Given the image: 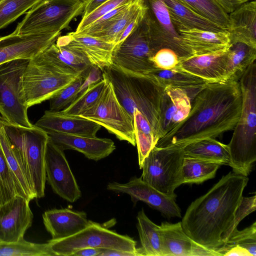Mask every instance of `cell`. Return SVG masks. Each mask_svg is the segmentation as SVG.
<instances>
[{
  "mask_svg": "<svg viewBox=\"0 0 256 256\" xmlns=\"http://www.w3.org/2000/svg\"><path fill=\"white\" fill-rule=\"evenodd\" d=\"M242 94L239 80L210 82L191 102L186 118L156 146H186L206 138H216L234 130L240 116Z\"/></svg>",
  "mask_w": 256,
  "mask_h": 256,
  "instance_id": "6da1fadb",
  "label": "cell"
},
{
  "mask_svg": "<svg viewBox=\"0 0 256 256\" xmlns=\"http://www.w3.org/2000/svg\"><path fill=\"white\" fill-rule=\"evenodd\" d=\"M248 182L247 176L231 172L223 176L188 206L181 222L184 232L219 252L234 230L236 212Z\"/></svg>",
  "mask_w": 256,
  "mask_h": 256,
  "instance_id": "7a4b0ae2",
  "label": "cell"
},
{
  "mask_svg": "<svg viewBox=\"0 0 256 256\" xmlns=\"http://www.w3.org/2000/svg\"><path fill=\"white\" fill-rule=\"evenodd\" d=\"M102 74L112 83L118 102L132 118L134 110H139L160 139V105L164 88L148 74L132 72L114 64L105 68Z\"/></svg>",
  "mask_w": 256,
  "mask_h": 256,
  "instance_id": "3957f363",
  "label": "cell"
},
{
  "mask_svg": "<svg viewBox=\"0 0 256 256\" xmlns=\"http://www.w3.org/2000/svg\"><path fill=\"white\" fill-rule=\"evenodd\" d=\"M242 108L233 135L228 144L234 172L246 176L256 160V62L239 80Z\"/></svg>",
  "mask_w": 256,
  "mask_h": 256,
  "instance_id": "277c9868",
  "label": "cell"
},
{
  "mask_svg": "<svg viewBox=\"0 0 256 256\" xmlns=\"http://www.w3.org/2000/svg\"><path fill=\"white\" fill-rule=\"evenodd\" d=\"M1 122L36 198H43L46 182L45 155L48 134L35 125L27 128L10 124L2 119Z\"/></svg>",
  "mask_w": 256,
  "mask_h": 256,
  "instance_id": "5b68a950",
  "label": "cell"
},
{
  "mask_svg": "<svg viewBox=\"0 0 256 256\" xmlns=\"http://www.w3.org/2000/svg\"><path fill=\"white\" fill-rule=\"evenodd\" d=\"M41 53L29 60L22 76L21 94L28 108L49 100L82 76L66 73Z\"/></svg>",
  "mask_w": 256,
  "mask_h": 256,
  "instance_id": "8992f818",
  "label": "cell"
},
{
  "mask_svg": "<svg viewBox=\"0 0 256 256\" xmlns=\"http://www.w3.org/2000/svg\"><path fill=\"white\" fill-rule=\"evenodd\" d=\"M86 3L80 0H40L26 12L13 32H60L69 26L73 18L82 14Z\"/></svg>",
  "mask_w": 256,
  "mask_h": 256,
  "instance_id": "52a82bcc",
  "label": "cell"
},
{
  "mask_svg": "<svg viewBox=\"0 0 256 256\" xmlns=\"http://www.w3.org/2000/svg\"><path fill=\"white\" fill-rule=\"evenodd\" d=\"M54 256H72L78 250L86 248L118 250L142 256L136 242L126 235L110 230L98 222L88 220L86 226L68 237L47 242Z\"/></svg>",
  "mask_w": 256,
  "mask_h": 256,
  "instance_id": "ba28073f",
  "label": "cell"
},
{
  "mask_svg": "<svg viewBox=\"0 0 256 256\" xmlns=\"http://www.w3.org/2000/svg\"><path fill=\"white\" fill-rule=\"evenodd\" d=\"M184 148L180 146H155L143 162L142 180L160 192L176 197L174 190L183 184Z\"/></svg>",
  "mask_w": 256,
  "mask_h": 256,
  "instance_id": "9c48e42d",
  "label": "cell"
},
{
  "mask_svg": "<svg viewBox=\"0 0 256 256\" xmlns=\"http://www.w3.org/2000/svg\"><path fill=\"white\" fill-rule=\"evenodd\" d=\"M29 60L18 59L0 64V115L10 124L32 128L21 94L22 76Z\"/></svg>",
  "mask_w": 256,
  "mask_h": 256,
  "instance_id": "30bf717a",
  "label": "cell"
},
{
  "mask_svg": "<svg viewBox=\"0 0 256 256\" xmlns=\"http://www.w3.org/2000/svg\"><path fill=\"white\" fill-rule=\"evenodd\" d=\"M104 89L96 102L80 116L104 127L120 140L136 145L133 118L118 102L112 85L106 76Z\"/></svg>",
  "mask_w": 256,
  "mask_h": 256,
  "instance_id": "8fae6325",
  "label": "cell"
},
{
  "mask_svg": "<svg viewBox=\"0 0 256 256\" xmlns=\"http://www.w3.org/2000/svg\"><path fill=\"white\" fill-rule=\"evenodd\" d=\"M143 1L146 8L144 19L156 53L161 48H170L176 53L181 62L194 56L183 44L164 1Z\"/></svg>",
  "mask_w": 256,
  "mask_h": 256,
  "instance_id": "7c38bea8",
  "label": "cell"
},
{
  "mask_svg": "<svg viewBox=\"0 0 256 256\" xmlns=\"http://www.w3.org/2000/svg\"><path fill=\"white\" fill-rule=\"evenodd\" d=\"M155 53L144 18L137 28L114 48L112 61L124 69L148 74L158 69L152 61Z\"/></svg>",
  "mask_w": 256,
  "mask_h": 256,
  "instance_id": "4fadbf2b",
  "label": "cell"
},
{
  "mask_svg": "<svg viewBox=\"0 0 256 256\" xmlns=\"http://www.w3.org/2000/svg\"><path fill=\"white\" fill-rule=\"evenodd\" d=\"M64 151L48 138L45 155L46 180L55 194L74 202L82 196V192Z\"/></svg>",
  "mask_w": 256,
  "mask_h": 256,
  "instance_id": "5bb4252c",
  "label": "cell"
},
{
  "mask_svg": "<svg viewBox=\"0 0 256 256\" xmlns=\"http://www.w3.org/2000/svg\"><path fill=\"white\" fill-rule=\"evenodd\" d=\"M107 189L116 193L128 194L135 205L138 201L145 202L168 218H181V210L176 204V197L167 196L144 181L141 177H133L126 184L108 183Z\"/></svg>",
  "mask_w": 256,
  "mask_h": 256,
  "instance_id": "9a60e30c",
  "label": "cell"
},
{
  "mask_svg": "<svg viewBox=\"0 0 256 256\" xmlns=\"http://www.w3.org/2000/svg\"><path fill=\"white\" fill-rule=\"evenodd\" d=\"M60 32L16 34L0 38V64L18 59L30 60L54 43Z\"/></svg>",
  "mask_w": 256,
  "mask_h": 256,
  "instance_id": "2e32d148",
  "label": "cell"
},
{
  "mask_svg": "<svg viewBox=\"0 0 256 256\" xmlns=\"http://www.w3.org/2000/svg\"><path fill=\"white\" fill-rule=\"evenodd\" d=\"M30 202L17 194L0 206V242H14L24 238L32 222L33 214Z\"/></svg>",
  "mask_w": 256,
  "mask_h": 256,
  "instance_id": "e0dca14e",
  "label": "cell"
},
{
  "mask_svg": "<svg viewBox=\"0 0 256 256\" xmlns=\"http://www.w3.org/2000/svg\"><path fill=\"white\" fill-rule=\"evenodd\" d=\"M190 108L191 100L186 91L170 86L165 87L160 105V139L175 130L188 116Z\"/></svg>",
  "mask_w": 256,
  "mask_h": 256,
  "instance_id": "ac0fdd59",
  "label": "cell"
},
{
  "mask_svg": "<svg viewBox=\"0 0 256 256\" xmlns=\"http://www.w3.org/2000/svg\"><path fill=\"white\" fill-rule=\"evenodd\" d=\"M164 256H222L195 242L184 230L181 222L171 224L165 222L159 226Z\"/></svg>",
  "mask_w": 256,
  "mask_h": 256,
  "instance_id": "d6986e66",
  "label": "cell"
},
{
  "mask_svg": "<svg viewBox=\"0 0 256 256\" xmlns=\"http://www.w3.org/2000/svg\"><path fill=\"white\" fill-rule=\"evenodd\" d=\"M55 43L58 46H66L81 53L93 68L102 72L113 64L112 56L114 44L94 37L76 34L72 32L64 36H60Z\"/></svg>",
  "mask_w": 256,
  "mask_h": 256,
  "instance_id": "ffe728a7",
  "label": "cell"
},
{
  "mask_svg": "<svg viewBox=\"0 0 256 256\" xmlns=\"http://www.w3.org/2000/svg\"><path fill=\"white\" fill-rule=\"evenodd\" d=\"M46 132L50 140L63 150H76L82 153L88 159L94 161L107 157L116 149L114 142L110 138L71 135L48 130Z\"/></svg>",
  "mask_w": 256,
  "mask_h": 256,
  "instance_id": "44dd1931",
  "label": "cell"
},
{
  "mask_svg": "<svg viewBox=\"0 0 256 256\" xmlns=\"http://www.w3.org/2000/svg\"><path fill=\"white\" fill-rule=\"evenodd\" d=\"M35 126L46 131L92 138L96 136L102 127L98 124L80 116H66L50 110L45 111Z\"/></svg>",
  "mask_w": 256,
  "mask_h": 256,
  "instance_id": "7402d4cb",
  "label": "cell"
},
{
  "mask_svg": "<svg viewBox=\"0 0 256 256\" xmlns=\"http://www.w3.org/2000/svg\"><path fill=\"white\" fill-rule=\"evenodd\" d=\"M228 48L214 52L194 56L176 67L210 82L225 80Z\"/></svg>",
  "mask_w": 256,
  "mask_h": 256,
  "instance_id": "603a6c76",
  "label": "cell"
},
{
  "mask_svg": "<svg viewBox=\"0 0 256 256\" xmlns=\"http://www.w3.org/2000/svg\"><path fill=\"white\" fill-rule=\"evenodd\" d=\"M42 220L52 240L72 236L85 228L88 222L85 212L66 208L48 210L42 214Z\"/></svg>",
  "mask_w": 256,
  "mask_h": 256,
  "instance_id": "cb8c5ba5",
  "label": "cell"
},
{
  "mask_svg": "<svg viewBox=\"0 0 256 256\" xmlns=\"http://www.w3.org/2000/svg\"><path fill=\"white\" fill-rule=\"evenodd\" d=\"M230 44L242 42L256 48V1L249 0L228 14Z\"/></svg>",
  "mask_w": 256,
  "mask_h": 256,
  "instance_id": "d4e9b609",
  "label": "cell"
},
{
  "mask_svg": "<svg viewBox=\"0 0 256 256\" xmlns=\"http://www.w3.org/2000/svg\"><path fill=\"white\" fill-rule=\"evenodd\" d=\"M178 32L183 44L194 56L218 52L230 44V34L227 30L212 32L191 28Z\"/></svg>",
  "mask_w": 256,
  "mask_h": 256,
  "instance_id": "484cf974",
  "label": "cell"
},
{
  "mask_svg": "<svg viewBox=\"0 0 256 256\" xmlns=\"http://www.w3.org/2000/svg\"><path fill=\"white\" fill-rule=\"evenodd\" d=\"M42 54L66 73L82 76L87 78L92 66L81 53L66 46L54 42Z\"/></svg>",
  "mask_w": 256,
  "mask_h": 256,
  "instance_id": "4316f807",
  "label": "cell"
},
{
  "mask_svg": "<svg viewBox=\"0 0 256 256\" xmlns=\"http://www.w3.org/2000/svg\"><path fill=\"white\" fill-rule=\"evenodd\" d=\"M161 86H170L186 92L191 102L197 94L210 82L175 68L157 69L148 74Z\"/></svg>",
  "mask_w": 256,
  "mask_h": 256,
  "instance_id": "83f0119b",
  "label": "cell"
},
{
  "mask_svg": "<svg viewBox=\"0 0 256 256\" xmlns=\"http://www.w3.org/2000/svg\"><path fill=\"white\" fill-rule=\"evenodd\" d=\"M178 30L191 28L220 32L226 30L199 15L180 0H163Z\"/></svg>",
  "mask_w": 256,
  "mask_h": 256,
  "instance_id": "f1b7e54d",
  "label": "cell"
},
{
  "mask_svg": "<svg viewBox=\"0 0 256 256\" xmlns=\"http://www.w3.org/2000/svg\"><path fill=\"white\" fill-rule=\"evenodd\" d=\"M184 156L232 166L228 145L212 138L192 142L184 146Z\"/></svg>",
  "mask_w": 256,
  "mask_h": 256,
  "instance_id": "f546056e",
  "label": "cell"
},
{
  "mask_svg": "<svg viewBox=\"0 0 256 256\" xmlns=\"http://www.w3.org/2000/svg\"><path fill=\"white\" fill-rule=\"evenodd\" d=\"M256 60V48L242 42L230 44L228 48L225 80H239Z\"/></svg>",
  "mask_w": 256,
  "mask_h": 256,
  "instance_id": "4dcf8cb0",
  "label": "cell"
},
{
  "mask_svg": "<svg viewBox=\"0 0 256 256\" xmlns=\"http://www.w3.org/2000/svg\"><path fill=\"white\" fill-rule=\"evenodd\" d=\"M136 219L142 256H164L163 242L159 226L146 216L143 208L138 212Z\"/></svg>",
  "mask_w": 256,
  "mask_h": 256,
  "instance_id": "1f68e13d",
  "label": "cell"
},
{
  "mask_svg": "<svg viewBox=\"0 0 256 256\" xmlns=\"http://www.w3.org/2000/svg\"><path fill=\"white\" fill-rule=\"evenodd\" d=\"M0 144L12 172L18 194L30 201L34 200L36 196L30 186L14 148L6 134L1 120L0 123Z\"/></svg>",
  "mask_w": 256,
  "mask_h": 256,
  "instance_id": "d6a6232c",
  "label": "cell"
},
{
  "mask_svg": "<svg viewBox=\"0 0 256 256\" xmlns=\"http://www.w3.org/2000/svg\"><path fill=\"white\" fill-rule=\"evenodd\" d=\"M133 123L137 146L140 168L150 151L156 146L158 138L144 116L138 110L134 112Z\"/></svg>",
  "mask_w": 256,
  "mask_h": 256,
  "instance_id": "836d02e7",
  "label": "cell"
},
{
  "mask_svg": "<svg viewBox=\"0 0 256 256\" xmlns=\"http://www.w3.org/2000/svg\"><path fill=\"white\" fill-rule=\"evenodd\" d=\"M220 166L214 162L184 156L182 166L183 184H199L213 178Z\"/></svg>",
  "mask_w": 256,
  "mask_h": 256,
  "instance_id": "e575fe53",
  "label": "cell"
},
{
  "mask_svg": "<svg viewBox=\"0 0 256 256\" xmlns=\"http://www.w3.org/2000/svg\"><path fill=\"white\" fill-rule=\"evenodd\" d=\"M106 84V78L102 74L100 79L89 84L72 103L58 112L66 116H80L98 100L104 89Z\"/></svg>",
  "mask_w": 256,
  "mask_h": 256,
  "instance_id": "d590c367",
  "label": "cell"
},
{
  "mask_svg": "<svg viewBox=\"0 0 256 256\" xmlns=\"http://www.w3.org/2000/svg\"><path fill=\"white\" fill-rule=\"evenodd\" d=\"M142 4L143 0H135L106 29L89 36L112 44L115 46L120 34Z\"/></svg>",
  "mask_w": 256,
  "mask_h": 256,
  "instance_id": "8d00e7d4",
  "label": "cell"
},
{
  "mask_svg": "<svg viewBox=\"0 0 256 256\" xmlns=\"http://www.w3.org/2000/svg\"><path fill=\"white\" fill-rule=\"evenodd\" d=\"M48 244L26 241L24 238L14 242H0V256H52Z\"/></svg>",
  "mask_w": 256,
  "mask_h": 256,
  "instance_id": "74e56055",
  "label": "cell"
},
{
  "mask_svg": "<svg viewBox=\"0 0 256 256\" xmlns=\"http://www.w3.org/2000/svg\"><path fill=\"white\" fill-rule=\"evenodd\" d=\"M193 11L227 30L228 14L215 0H180Z\"/></svg>",
  "mask_w": 256,
  "mask_h": 256,
  "instance_id": "f35d334b",
  "label": "cell"
},
{
  "mask_svg": "<svg viewBox=\"0 0 256 256\" xmlns=\"http://www.w3.org/2000/svg\"><path fill=\"white\" fill-rule=\"evenodd\" d=\"M40 0H2L0 2V30L26 13Z\"/></svg>",
  "mask_w": 256,
  "mask_h": 256,
  "instance_id": "ab89813d",
  "label": "cell"
},
{
  "mask_svg": "<svg viewBox=\"0 0 256 256\" xmlns=\"http://www.w3.org/2000/svg\"><path fill=\"white\" fill-rule=\"evenodd\" d=\"M86 79L82 76L78 77L50 98L49 110L58 112L68 106L79 95L80 88Z\"/></svg>",
  "mask_w": 256,
  "mask_h": 256,
  "instance_id": "60d3db41",
  "label": "cell"
},
{
  "mask_svg": "<svg viewBox=\"0 0 256 256\" xmlns=\"http://www.w3.org/2000/svg\"><path fill=\"white\" fill-rule=\"evenodd\" d=\"M17 194L15 182L0 144V206Z\"/></svg>",
  "mask_w": 256,
  "mask_h": 256,
  "instance_id": "b9f144b4",
  "label": "cell"
},
{
  "mask_svg": "<svg viewBox=\"0 0 256 256\" xmlns=\"http://www.w3.org/2000/svg\"><path fill=\"white\" fill-rule=\"evenodd\" d=\"M224 246H238L248 251L251 256H256V222L241 230L236 228Z\"/></svg>",
  "mask_w": 256,
  "mask_h": 256,
  "instance_id": "7bdbcfd3",
  "label": "cell"
},
{
  "mask_svg": "<svg viewBox=\"0 0 256 256\" xmlns=\"http://www.w3.org/2000/svg\"><path fill=\"white\" fill-rule=\"evenodd\" d=\"M134 1L115 8L96 20L82 30L77 33L74 32V33L76 34L90 36L106 29Z\"/></svg>",
  "mask_w": 256,
  "mask_h": 256,
  "instance_id": "ee69618b",
  "label": "cell"
},
{
  "mask_svg": "<svg viewBox=\"0 0 256 256\" xmlns=\"http://www.w3.org/2000/svg\"><path fill=\"white\" fill-rule=\"evenodd\" d=\"M134 0H108L98 7L90 14L82 18L74 33H77L88 27L96 20L115 8Z\"/></svg>",
  "mask_w": 256,
  "mask_h": 256,
  "instance_id": "f6af8a7d",
  "label": "cell"
},
{
  "mask_svg": "<svg viewBox=\"0 0 256 256\" xmlns=\"http://www.w3.org/2000/svg\"><path fill=\"white\" fill-rule=\"evenodd\" d=\"M152 61L156 68L168 70L176 67L181 60L174 51L170 48H163L156 52Z\"/></svg>",
  "mask_w": 256,
  "mask_h": 256,
  "instance_id": "bcb514c9",
  "label": "cell"
},
{
  "mask_svg": "<svg viewBox=\"0 0 256 256\" xmlns=\"http://www.w3.org/2000/svg\"><path fill=\"white\" fill-rule=\"evenodd\" d=\"M256 209V195L250 197H244L242 196L236 212L234 229L237 228L238 224L244 218L254 212Z\"/></svg>",
  "mask_w": 256,
  "mask_h": 256,
  "instance_id": "7dc6e473",
  "label": "cell"
},
{
  "mask_svg": "<svg viewBox=\"0 0 256 256\" xmlns=\"http://www.w3.org/2000/svg\"><path fill=\"white\" fill-rule=\"evenodd\" d=\"M250 0H215L222 9L228 14L234 11L243 4Z\"/></svg>",
  "mask_w": 256,
  "mask_h": 256,
  "instance_id": "c3c4849f",
  "label": "cell"
},
{
  "mask_svg": "<svg viewBox=\"0 0 256 256\" xmlns=\"http://www.w3.org/2000/svg\"><path fill=\"white\" fill-rule=\"evenodd\" d=\"M104 250L102 248H86L78 250L72 256H98Z\"/></svg>",
  "mask_w": 256,
  "mask_h": 256,
  "instance_id": "681fc988",
  "label": "cell"
},
{
  "mask_svg": "<svg viewBox=\"0 0 256 256\" xmlns=\"http://www.w3.org/2000/svg\"><path fill=\"white\" fill-rule=\"evenodd\" d=\"M108 0H88L86 3L82 14V17L86 16L98 7Z\"/></svg>",
  "mask_w": 256,
  "mask_h": 256,
  "instance_id": "f907efd6",
  "label": "cell"
},
{
  "mask_svg": "<svg viewBox=\"0 0 256 256\" xmlns=\"http://www.w3.org/2000/svg\"><path fill=\"white\" fill-rule=\"evenodd\" d=\"M98 256H137V255L136 254L132 252L104 249Z\"/></svg>",
  "mask_w": 256,
  "mask_h": 256,
  "instance_id": "816d5d0a",
  "label": "cell"
},
{
  "mask_svg": "<svg viewBox=\"0 0 256 256\" xmlns=\"http://www.w3.org/2000/svg\"><path fill=\"white\" fill-rule=\"evenodd\" d=\"M82 0V1L84 2H86L88 0Z\"/></svg>",
  "mask_w": 256,
  "mask_h": 256,
  "instance_id": "f5cc1de1",
  "label": "cell"
},
{
  "mask_svg": "<svg viewBox=\"0 0 256 256\" xmlns=\"http://www.w3.org/2000/svg\"><path fill=\"white\" fill-rule=\"evenodd\" d=\"M1 119H2V118H1V116H0V123Z\"/></svg>",
  "mask_w": 256,
  "mask_h": 256,
  "instance_id": "db71d44e",
  "label": "cell"
},
{
  "mask_svg": "<svg viewBox=\"0 0 256 256\" xmlns=\"http://www.w3.org/2000/svg\"><path fill=\"white\" fill-rule=\"evenodd\" d=\"M2 0H0V2Z\"/></svg>",
  "mask_w": 256,
  "mask_h": 256,
  "instance_id": "11a10c76",
  "label": "cell"
}]
</instances>
